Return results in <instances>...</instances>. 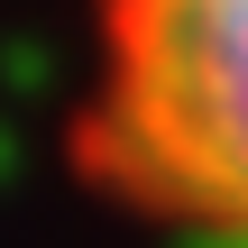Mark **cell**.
<instances>
[{"instance_id":"6da1fadb","label":"cell","mask_w":248,"mask_h":248,"mask_svg":"<svg viewBox=\"0 0 248 248\" xmlns=\"http://www.w3.org/2000/svg\"><path fill=\"white\" fill-rule=\"evenodd\" d=\"M74 166L166 230L248 248V0H101Z\"/></svg>"}]
</instances>
